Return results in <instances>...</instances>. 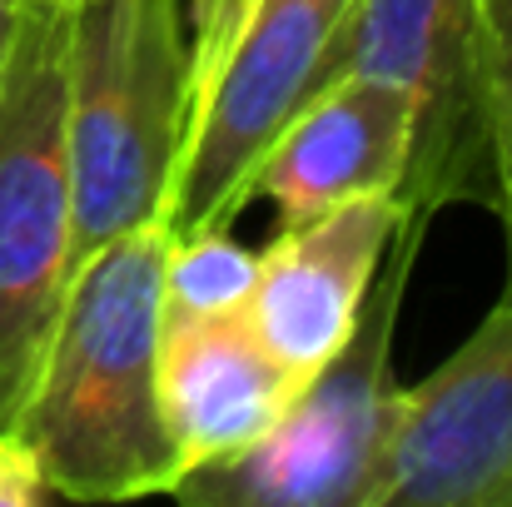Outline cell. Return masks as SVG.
<instances>
[{
    "label": "cell",
    "instance_id": "7c38bea8",
    "mask_svg": "<svg viewBox=\"0 0 512 507\" xmlns=\"http://www.w3.org/2000/svg\"><path fill=\"white\" fill-rule=\"evenodd\" d=\"M478 40H483V90H488V125H493V174H498V204L508 234V284L512 299V0H478Z\"/></svg>",
    "mask_w": 512,
    "mask_h": 507
},
{
    "label": "cell",
    "instance_id": "5bb4252c",
    "mask_svg": "<svg viewBox=\"0 0 512 507\" xmlns=\"http://www.w3.org/2000/svg\"><path fill=\"white\" fill-rule=\"evenodd\" d=\"M50 503V488L45 478L35 473L30 453L0 433V507H40Z\"/></svg>",
    "mask_w": 512,
    "mask_h": 507
},
{
    "label": "cell",
    "instance_id": "6da1fadb",
    "mask_svg": "<svg viewBox=\"0 0 512 507\" xmlns=\"http://www.w3.org/2000/svg\"><path fill=\"white\" fill-rule=\"evenodd\" d=\"M170 224H140L95 249L65 289L10 438L30 453L50 498L125 503L170 493L179 453L160 408Z\"/></svg>",
    "mask_w": 512,
    "mask_h": 507
},
{
    "label": "cell",
    "instance_id": "30bf717a",
    "mask_svg": "<svg viewBox=\"0 0 512 507\" xmlns=\"http://www.w3.org/2000/svg\"><path fill=\"white\" fill-rule=\"evenodd\" d=\"M299 378L264 348L244 309L160 319V408L179 478L259 443L299 398Z\"/></svg>",
    "mask_w": 512,
    "mask_h": 507
},
{
    "label": "cell",
    "instance_id": "2e32d148",
    "mask_svg": "<svg viewBox=\"0 0 512 507\" xmlns=\"http://www.w3.org/2000/svg\"><path fill=\"white\" fill-rule=\"evenodd\" d=\"M25 5H55V10H70V5H80V0H25Z\"/></svg>",
    "mask_w": 512,
    "mask_h": 507
},
{
    "label": "cell",
    "instance_id": "ba28073f",
    "mask_svg": "<svg viewBox=\"0 0 512 507\" xmlns=\"http://www.w3.org/2000/svg\"><path fill=\"white\" fill-rule=\"evenodd\" d=\"M403 214L408 204L398 194H368L309 224L279 229L274 244L259 249L244 319L299 383H309L353 338L383 249Z\"/></svg>",
    "mask_w": 512,
    "mask_h": 507
},
{
    "label": "cell",
    "instance_id": "5b68a950",
    "mask_svg": "<svg viewBox=\"0 0 512 507\" xmlns=\"http://www.w3.org/2000/svg\"><path fill=\"white\" fill-rule=\"evenodd\" d=\"M358 0H254L214 85L194 110V130L170 194V234L229 224L244 184L284 120L343 75V45Z\"/></svg>",
    "mask_w": 512,
    "mask_h": 507
},
{
    "label": "cell",
    "instance_id": "3957f363",
    "mask_svg": "<svg viewBox=\"0 0 512 507\" xmlns=\"http://www.w3.org/2000/svg\"><path fill=\"white\" fill-rule=\"evenodd\" d=\"M423 234L428 219L408 209L383 249L353 338L299 388L259 443L184 473L170 498L194 507H363L393 423V329Z\"/></svg>",
    "mask_w": 512,
    "mask_h": 507
},
{
    "label": "cell",
    "instance_id": "7a4b0ae2",
    "mask_svg": "<svg viewBox=\"0 0 512 507\" xmlns=\"http://www.w3.org/2000/svg\"><path fill=\"white\" fill-rule=\"evenodd\" d=\"M189 125L184 0H80L65 10L70 274L110 239L170 214Z\"/></svg>",
    "mask_w": 512,
    "mask_h": 507
},
{
    "label": "cell",
    "instance_id": "8992f818",
    "mask_svg": "<svg viewBox=\"0 0 512 507\" xmlns=\"http://www.w3.org/2000/svg\"><path fill=\"white\" fill-rule=\"evenodd\" d=\"M378 75L413 100V155L398 199L433 219L448 204L493 214V125L478 0H358L343 75Z\"/></svg>",
    "mask_w": 512,
    "mask_h": 507
},
{
    "label": "cell",
    "instance_id": "277c9868",
    "mask_svg": "<svg viewBox=\"0 0 512 507\" xmlns=\"http://www.w3.org/2000/svg\"><path fill=\"white\" fill-rule=\"evenodd\" d=\"M70 289L65 10L25 5L0 75V433L10 438Z\"/></svg>",
    "mask_w": 512,
    "mask_h": 507
},
{
    "label": "cell",
    "instance_id": "4fadbf2b",
    "mask_svg": "<svg viewBox=\"0 0 512 507\" xmlns=\"http://www.w3.org/2000/svg\"><path fill=\"white\" fill-rule=\"evenodd\" d=\"M254 0H184V30H189V90H194V110L204 100V90L214 85L234 35L244 30ZM194 130V125H189Z\"/></svg>",
    "mask_w": 512,
    "mask_h": 507
},
{
    "label": "cell",
    "instance_id": "9a60e30c",
    "mask_svg": "<svg viewBox=\"0 0 512 507\" xmlns=\"http://www.w3.org/2000/svg\"><path fill=\"white\" fill-rule=\"evenodd\" d=\"M15 20H20V0H0V75H5V55H10Z\"/></svg>",
    "mask_w": 512,
    "mask_h": 507
},
{
    "label": "cell",
    "instance_id": "8fae6325",
    "mask_svg": "<svg viewBox=\"0 0 512 507\" xmlns=\"http://www.w3.org/2000/svg\"><path fill=\"white\" fill-rule=\"evenodd\" d=\"M259 274V254L244 249L229 224L170 234L165 254V319H209L244 309Z\"/></svg>",
    "mask_w": 512,
    "mask_h": 507
},
{
    "label": "cell",
    "instance_id": "52a82bcc",
    "mask_svg": "<svg viewBox=\"0 0 512 507\" xmlns=\"http://www.w3.org/2000/svg\"><path fill=\"white\" fill-rule=\"evenodd\" d=\"M363 507H512V299L423 383H398Z\"/></svg>",
    "mask_w": 512,
    "mask_h": 507
},
{
    "label": "cell",
    "instance_id": "9c48e42d",
    "mask_svg": "<svg viewBox=\"0 0 512 507\" xmlns=\"http://www.w3.org/2000/svg\"><path fill=\"white\" fill-rule=\"evenodd\" d=\"M413 155V100L378 75H334L304 100L249 169L244 204L264 194L279 229L309 224L348 199L398 194Z\"/></svg>",
    "mask_w": 512,
    "mask_h": 507
}]
</instances>
